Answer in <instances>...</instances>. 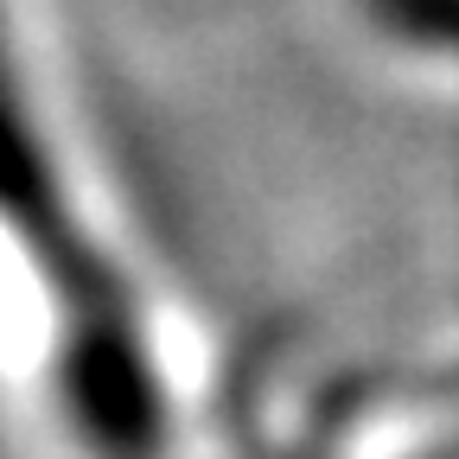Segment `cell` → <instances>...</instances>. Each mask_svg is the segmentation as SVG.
I'll return each mask as SVG.
<instances>
[]
</instances>
